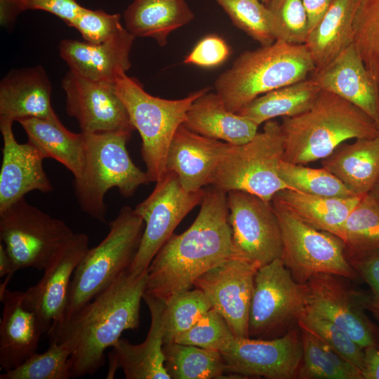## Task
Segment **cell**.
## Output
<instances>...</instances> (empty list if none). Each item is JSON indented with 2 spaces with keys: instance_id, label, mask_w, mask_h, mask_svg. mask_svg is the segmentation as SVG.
I'll return each mask as SVG.
<instances>
[{
  "instance_id": "obj_11",
  "label": "cell",
  "mask_w": 379,
  "mask_h": 379,
  "mask_svg": "<svg viewBox=\"0 0 379 379\" xmlns=\"http://www.w3.org/2000/svg\"><path fill=\"white\" fill-rule=\"evenodd\" d=\"M307 293V284L293 278L281 258L259 267L249 311V337L272 339L298 326Z\"/></svg>"
},
{
  "instance_id": "obj_31",
  "label": "cell",
  "mask_w": 379,
  "mask_h": 379,
  "mask_svg": "<svg viewBox=\"0 0 379 379\" xmlns=\"http://www.w3.org/2000/svg\"><path fill=\"white\" fill-rule=\"evenodd\" d=\"M28 137V142L36 147L44 158L61 163L74 178L82 171L85 136L66 128L56 116L49 119L25 118L18 121Z\"/></svg>"
},
{
  "instance_id": "obj_14",
  "label": "cell",
  "mask_w": 379,
  "mask_h": 379,
  "mask_svg": "<svg viewBox=\"0 0 379 379\" xmlns=\"http://www.w3.org/2000/svg\"><path fill=\"white\" fill-rule=\"evenodd\" d=\"M348 280L328 273L312 276L306 283V309L334 323L364 349L379 347V328L366 314L365 293Z\"/></svg>"
},
{
  "instance_id": "obj_47",
  "label": "cell",
  "mask_w": 379,
  "mask_h": 379,
  "mask_svg": "<svg viewBox=\"0 0 379 379\" xmlns=\"http://www.w3.org/2000/svg\"><path fill=\"white\" fill-rule=\"evenodd\" d=\"M25 10H40L51 13L68 26L84 9L77 0H22Z\"/></svg>"
},
{
  "instance_id": "obj_18",
  "label": "cell",
  "mask_w": 379,
  "mask_h": 379,
  "mask_svg": "<svg viewBox=\"0 0 379 379\" xmlns=\"http://www.w3.org/2000/svg\"><path fill=\"white\" fill-rule=\"evenodd\" d=\"M88 244V235L74 233L45 267L39 281L23 292V305L35 313L44 333L63 320L71 280Z\"/></svg>"
},
{
  "instance_id": "obj_36",
  "label": "cell",
  "mask_w": 379,
  "mask_h": 379,
  "mask_svg": "<svg viewBox=\"0 0 379 379\" xmlns=\"http://www.w3.org/2000/svg\"><path fill=\"white\" fill-rule=\"evenodd\" d=\"M279 175L289 189L312 195L347 198L355 195L327 169L281 161Z\"/></svg>"
},
{
  "instance_id": "obj_1",
  "label": "cell",
  "mask_w": 379,
  "mask_h": 379,
  "mask_svg": "<svg viewBox=\"0 0 379 379\" xmlns=\"http://www.w3.org/2000/svg\"><path fill=\"white\" fill-rule=\"evenodd\" d=\"M147 270H124L90 302L62 321L52 324L49 341L71 350L72 378L93 375L105 364V352L122 333L140 325L141 300L147 288Z\"/></svg>"
},
{
  "instance_id": "obj_25",
  "label": "cell",
  "mask_w": 379,
  "mask_h": 379,
  "mask_svg": "<svg viewBox=\"0 0 379 379\" xmlns=\"http://www.w3.org/2000/svg\"><path fill=\"white\" fill-rule=\"evenodd\" d=\"M22 298L23 291L8 288L0 295V367L4 371L18 366L36 353L45 333L35 313L23 305Z\"/></svg>"
},
{
  "instance_id": "obj_50",
  "label": "cell",
  "mask_w": 379,
  "mask_h": 379,
  "mask_svg": "<svg viewBox=\"0 0 379 379\" xmlns=\"http://www.w3.org/2000/svg\"><path fill=\"white\" fill-rule=\"evenodd\" d=\"M364 354L363 379H379V347H366Z\"/></svg>"
},
{
  "instance_id": "obj_32",
  "label": "cell",
  "mask_w": 379,
  "mask_h": 379,
  "mask_svg": "<svg viewBox=\"0 0 379 379\" xmlns=\"http://www.w3.org/2000/svg\"><path fill=\"white\" fill-rule=\"evenodd\" d=\"M321 89L310 79L267 92L237 113L257 125L277 117H293L310 109Z\"/></svg>"
},
{
  "instance_id": "obj_2",
  "label": "cell",
  "mask_w": 379,
  "mask_h": 379,
  "mask_svg": "<svg viewBox=\"0 0 379 379\" xmlns=\"http://www.w3.org/2000/svg\"><path fill=\"white\" fill-rule=\"evenodd\" d=\"M209 186L191 226L173 234L152 260L145 293L165 300L190 289L206 271L234 257L227 192Z\"/></svg>"
},
{
  "instance_id": "obj_6",
  "label": "cell",
  "mask_w": 379,
  "mask_h": 379,
  "mask_svg": "<svg viewBox=\"0 0 379 379\" xmlns=\"http://www.w3.org/2000/svg\"><path fill=\"white\" fill-rule=\"evenodd\" d=\"M124 104L133 128L142 139L141 154L152 182L166 173V157L171 140L192 102L211 90L205 87L184 98L168 100L147 93L138 81L121 73L113 83Z\"/></svg>"
},
{
  "instance_id": "obj_48",
  "label": "cell",
  "mask_w": 379,
  "mask_h": 379,
  "mask_svg": "<svg viewBox=\"0 0 379 379\" xmlns=\"http://www.w3.org/2000/svg\"><path fill=\"white\" fill-rule=\"evenodd\" d=\"M308 21L309 33L321 20L333 0H302Z\"/></svg>"
},
{
  "instance_id": "obj_40",
  "label": "cell",
  "mask_w": 379,
  "mask_h": 379,
  "mask_svg": "<svg viewBox=\"0 0 379 379\" xmlns=\"http://www.w3.org/2000/svg\"><path fill=\"white\" fill-rule=\"evenodd\" d=\"M233 24L250 37L268 46L275 41L270 27V12L260 0H214Z\"/></svg>"
},
{
  "instance_id": "obj_42",
  "label": "cell",
  "mask_w": 379,
  "mask_h": 379,
  "mask_svg": "<svg viewBox=\"0 0 379 379\" xmlns=\"http://www.w3.org/2000/svg\"><path fill=\"white\" fill-rule=\"evenodd\" d=\"M266 6L275 41L291 44H305L309 29L302 0H272Z\"/></svg>"
},
{
  "instance_id": "obj_53",
  "label": "cell",
  "mask_w": 379,
  "mask_h": 379,
  "mask_svg": "<svg viewBox=\"0 0 379 379\" xmlns=\"http://www.w3.org/2000/svg\"><path fill=\"white\" fill-rule=\"evenodd\" d=\"M260 1H262L263 4H265V5H267L269 3H270L272 0H260Z\"/></svg>"
},
{
  "instance_id": "obj_34",
  "label": "cell",
  "mask_w": 379,
  "mask_h": 379,
  "mask_svg": "<svg viewBox=\"0 0 379 379\" xmlns=\"http://www.w3.org/2000/svg\"><path fill=\"white\" fill-rule=\"evenodd\" d=\"M163 350L171 379L222 378L226 373L219 351L175 342L164 345Z\"/></svg>"
},
{
  "instance_id": "obj_9",
  "label": "cell",
  "mask_w": 379,
  "mask_h": 379,
  "mask_svg": "<svg viewBox=\"0 0 379 379\" xmlns=\"http://www.w3.org/2000/svg\"><path fill=\"white\" fill-rule=\"evenodd\" d=\"M272 204L281 233V259L297 282L306 284L319 273L337 274L350 281L360 279L345 255L344 241L340 237L317 230Z\"/></svg>"
},
{
  "instance_id": "obj_5",
  "label": "cell",
  "mask_w": 379,
  "mask_h": 379,
  "mask_svg": "<svg viewBox=\"0 0 379 379\" xmlns=\"http://www.w3.org/2000/svg\"><path fill=\"white\" fill-rule=\"evenodd\" d=\"M85 152L82 171L74 180V193L81 210L91 218L106 222L105 197L117 187L131 197L138 188L152 182L147 172L131 160L126 143L131 133L115 131L84 133Z\"/></svg>"
},
{
  "instance_id": "obj_51",
  "label": "cell",
  "mask_w": 379,
  "mask_h": 379,
  "mask_svg": "<svg viewBox=\"0 0 379 379\" xmlns=\"http://www.w3.org/2000/svg\"><path fill=\"white\" fill-rule=\"evenodd\" d=\"M17 271L12 259L8 255L5 246L0 244V277L13 274Z\"/></svg>"
},
{
  "instance_id": "obj_10",
  "label": "cell",
  "mask_w": 379,
  "mask_h": 379,
  "mask_svg": "<svg viewBox=\"0 0 379 379\" xmlns=\"http://www.w3.org/2000/svg\"><path fill=\"white\" fill-rule=\"evenodd\" d=\"M74 232L24 198L0 211V239L16 270H44Z\"/></svg>"
},
{
  "instance_id": "obj_45",
  "label": "cell",
  "mask_w": 379,
  "mask_h": 379,
  "mask_svg": "<svg viewBox=\"0 0 379 379\" xmlns=\"http://www.w3.org/2000/svg\"><path fill=\"white\" fill-rule=\"evenodd\" d=\"M349 262L369 286L370 293H365V307L379 321V249Z\"/></svg>"
},
{
  "instance_id": "obj_19",
  "label": "cell",
  "mask_w": 379,
  "mask_h": 379,
  "mask_svg": "<svg viewBox=\"0 0 379 379\" xmlns=\"http://www.w3.org/2000/svg\"><path fill=\"white\" fill-rule=\"evenodd\" d=\"M13 123L8 119H0L3 138L0 211L24 198L29 192L53 191L52 184L43 166L45 158L30 142H18L13 134Z\"/></svg>"
},
{
  "instance_id": "obj_37",
  "label": "cell",
  "mask_w": 379,
  "mask_h": 379,
  "mask_svg": "<svg viewBox=\"0 0 379 379\" xmlns=\"http://www.w3.org/2000/svg\"><path fill=\"white\" fill-rule=\"evenodd\" d=\"M211 308L206 295L196 288L169 296L165 300L164 311V345L173 343Z\"/></svg>"
},
{
  "instance_id": "obj_23",
  "label": "cell",
  "mask_w": 379,
  "mask_h": 379,
  "mask_svg": "<svg viewBox=\"0 0 379 379\" xmlns=\"http://www.w3.org/2000/svg\"><path fill=\"white\" fill-rule=\"evenodd\" d=\"M135 38L126 28L101 44L64 39L59 43L58 50L73 73L89 80L113 84L131 66L129 55Z\"/></svg>"
},
{
  "instance_id": "obj_26",
  "label": "cell",
  "mask_w": 379,
  "mask_h": 379,
  "mask_svg": "<svg viewBox=\"0 0 379 379\" xmlns=\"http://www.w3.org/2000/svg\"><path fill=\"white\" fill-rule=\"evenodd\" d=\"M182 124L196 133L234 145L251 140L259 126L251 119L229 110L218 94L210 91L192 102Z\"/></svg>"
},
{
  "instance_id": "obj_29",
  "label": "cell",
  "mask_w": 379,
  "mask_h": 379,
  "mask_svg": "<svg viewBox=\"0 0 379 379\" xmlns=\"http://www.w3.org/2000/svg\"><path fill=\"white\" fill-rule=\"evenodd\" d=\"M361 0H333L321 20L308 34L305 45L315 70L330 64L353 43V23Z\"/></svg>"
},
{
  "instance_id": "obj_30",
  "label": "cell",
  "mask_w": 379,
  "mask_h": 379,
  "mask_svg": "<svg viewBox=\"0 0 379 379\" xmlns=\"http://www.w3.org/2000/svg\"><path fill=\"white\" fill-rule=\"evenodd\" d=\"M124 18L133 36L152 38L164 46L168 35L190 22L194 14L185 0H133Z\"/></svg>"
},
{
  "instance_id": "obj_21",
  "label": "cell",
  "mask_w": 379,
  "mask_h": 379,
  "mask_svg": "<svg viewBox=\"0 0 379 379\" xmlns=\"http://www.w3.org/2000/svg\"><path fill=\"white\" fill-rule=\"evenodd\" d=\"M321 90L356 105L379 126V84L368 70L352 43L330 64L312 73Z\"/></svg>"
},
{
  "instance_id": "obj_54",
  "label": "cell",
  "mask_w": 379,
  "mask_h": 379,
  "mask_svg": "<svg viewBox=\"0 0 379 379\" xmlns=\"http://www.w3.org/2000/svg\"><path fill=\"white\" fill-rule=\"evenodd\" d=\"M379 127V126H378Z\"/></svg>"
},
{
  "instance_id": "obj_39",
  "label": "cell",
  "mask_w": 379,
  "mask_h": 379,
  "mask_svg": "<svg viewBox=\"0 0 379 379\" xmlns=\"http://www.w3.org/2000/svg\"><path fill=\"white\" fill-rule=\"evenodd\" d=\"M353 44L379 84V0H361L353 23Z\"/></svg>"
},
{
  "instance_id": "obj_27",
  "label": "cell",
  "mask_w": 379,
  "mask_h": 379,
  "mask_svg": "<svg viewBox=\"0 0 379 379\" xmlns=\"http://www.w3.org/2000/svg\"><path fill=\"white\" fill-rule=\"evenodd\" d=\"M362 197H329L284 189L274 194L271 202L305 223L343 241L346 220Z\"/></svg>"
},
{
  "instance_id": "obj_28",
  "label": "cell",
  "mask_w": 379,
  "mask_h": 379,
  "mask_svg": "<svg viewBox=\"0 0 379 379\" xmlns=\"http://www.w3.org/2000/svg\"><path fill=\"white\" fill-rule=\"evenodd\" d=\"M321 165L355 196L368 194L379 178V136L342 143Z\"/></svg>"
},
{
  "instance_id": "obj_4",
  "label": "cell",
  "mask_w": 379,
  "mask_h": 379,
  "mask_svg": "<svg viewBox=\"0 0 379 379\" xmlns=\"http://www.w3.org/2000/svg\"><path fill=\"white\" fill-rule=\"evenodd\" d=\"M315 69L305 44L276 40L240 54L214 86L226 107L237 113L260 95L307 79Z\"/></svg>"
},
{
  "instance_id": "obj_22",
  "label": "cell",
  "mask_w": 379,
  "mask_h": 379,
  "mask_svg": "<svg viewBox=\"0 0 379 379\" xmlns=\"http://www.w3.org/2000/svg\"><path fill=\"white\" fill-rule=\"evenodd\" d=\"M187 128L176 131L166 157V171L174 173L182 187L197 192L211 185L215 171L230 145Z\"/></svg>"
},
{
  "instance_id": "obj_7",
  "label": "cell",
  "mask_w": 379,
  "mask_h": 379,
  "mask_svg": "<svg viewBox=\"0 0 379 379\" xmlns=\"http://www.w3.org/2000/svg\"><path fill=\"white\" fill-rule=\"evenodd\" d=\"M109 227L107 236L89 248L74 270L63 320L106 289L129 268L135 256L145 229L142 217L124 206Z\"/></svg>"
},
{
  "instance_id": "obj_38",
  "label": "cell",
  "mask_w": 379,
  "mask_h": 379,
  "mask_svg": "<svg viewBox=\"0 0 379 379\" xmlns=\"http://www.w3.org/2000/svg\"><path fill=\"white\" fill-rule=\"evenodd\" d=\"M70 349L65 345L49 341L42 353H34L18 366L4 371L0 379H69L72 378L69 359Z\"/></svg>"
},
{
  "instance_id": "obj_8",
  "label": "cell",
  "mask_w": 379,
  "mask_h": 379,
  "mask_svg": "<svg viewBox=\"0 0 379 379\" xmlns=\"http://www.w3.org/2000/svg\"><path fill=\"white\" fill-rule=\"evenodd\" d=\"M284 152L281 124L269 120L262 131L247 142L230 145L210 185L227 193L231 190L247 192L271 201L277 192L289 189L279 175Z\"/></svg>"
},
{
  "instance_id": "obj_24",
  "label": "cell",
  "mask_w": 379,
  "mask_h": 379,
  "mask_svg": "<svg viewBox=\"0 0 379 379\" xmlns=\"http://www.w3.org/2000/svg\"><path fill=\"white\" fill-rule=\"evenodd\" d=\"M51 84L41 65L10 71L0 82V119L56 116L51 102Z\"/></svg>"
},
{
  "instance_id": "obj_13",
  "label": "cell",
  "mask_w": 379,
  "mask_h": 379,
  "mask_svg": "<svg viewBox=\"0 0 379 379\" xmlns=\"http://www.w3.org/2000/svg\"><path fill=\"white\" fill-rule=\"evenodd\" d=\"M234 257L260 267L281 258L280 226L271 201L241 190L227 193Z\"/></svg>"
},
{
  "instance_id": "obj_52",
  "label": "cell",
  "mask_w": 379,
  "mask_h": 379,
  "mask_svg": "<svg viewBox=\"0 0 379 379\" xmlns=\"http://www.w3.org/2000/svg\"><path fill=\"white\" fill-rule=\"evenodd\" d=\"M369 194L378 202L379 203V178L378 179L376 183L373 186L371 191L369 192Z\"/></svg>"
},
{
  "instance_id": "obj_44",
  "label": "cell",
  "mask_w": 379,
  "mask_h": 379,
  "mask_svg": "<svg viewBox=\"0 0 379 379\" xmlns=\"http://www.w3.org/2000/svg\"><path fill=\"white\" fill-rule=\"evenodd\" d=\"M69 27L78 30L85 41L96 44L112 39L126 29L121 23L120 14L86 7Z\"/></svg>"
},
{
  "instance_id": "obj_41",
  "label": "cell",
  "mask_w": 379,
  "mask_h": 379,
  "mask_svg": "<svg viewBox=\"0 0 379 379\" xmlns=\"http://www.w3.org/2000/svg\"><path fill=\"white\" fill-rule=\"evenodd\" d=\"M297 324L299 328L315 335L363 371L364 349L334 323L305 309Z\"/></svg>"
},
{
  "instance_id": "obj_16",
  "label": "cell",
  "mask_w": 379,
  "mask_h": 379,
  "mask_svg": "<svg viewBox=\"0 0 379 379\" xmlns=\"http://www.w3.org/2000/svg\"><path fill=\"white\" fill-rule=\"evenodd\" d=\"M259 267L244 259L232 257L206 271L193 284L224 317L236 338L249 337V311Z\"/></svg>"
},
{
  "instance_id": "obj_35",
  "label": "cell",
  "mask_w": 379,
  "mask_h": 379,
  "mask_svg": "<svg viewBox=\"0 0 379 379\" xmlns=\"http://www.w3.org/2000/svg\"><path fill=\"white\" fill-rule=\"evenodd\" d=\"M343 241L348 260L379 249V203L369 194L363 196L350 213Z\"/></svg>"
},
{
  "instance_id": "obj_46",
  "label": "cell",
  "mask_w": 379,
  "mask_h": 379,
  "mask_svg": "<svg viewBox=\"0 0 379 379\" xmlns=\"http://www.w3.org/2000/svg\"><path fill=\"white\" fill-rule=\"evenodd\" d=\"M230 53V48L222 37L211 34L195 45L183 62L202 67H213L223 63Z\"/></svg>"
},
{
  "instance_id": "obj_49",
  "label": "cell",
  "mask_w": 379,
  "mask_h": 379,
  "mask_svg": "<svg viewBox=\"0 0 379 379\" xmlns=\"http://www.w3.org/2000/svg\"><path fill=\"white\" fill-rule=\"evenodd\" d=\"M25 11L22 0H0L1 25L8 27Z\"/></svg>"
},
{
  "instance_id": "obj_3",
  "label": "cell",
  "mask_w": 379,
  "mask_h": 379,
  "mask_svg": "<svg viewBox=\"0 0 379 379\" xmlns=\"http://www.w3.org/2000/svg\"><path fill=\"white\" fill-rule=\"evenodd\" d=\"M284 152L282 160L306 165L330 155L350 139L379 136L378 125L356 105L321 90L305 112L282 117Z\"/></svg>"
},
{
  "instance_id": "obj_15",
  "label": "cell",
  "mask_w": 379,
  "mask_h": 379,
  "mask_svg": "<svg viewBox=\"0 0 379 379\" xmlns=\"http://www.w3.org/2000/svg\"><path fill=\"white\" fill-rule=\"evenodd\" d=\"M226 373L268 379L296 378L302 346L298 326L272 339L236 338L220 352Z\"/></svg>"
},
{
  "instance_id": "obj_33",
  "label": "cell",
  "mask_w": 379,
  "mask_h": 379,
  "mask_svg": "<svg viewBox=\"0 0 379 379\" xmlns=\"http://www.w3.org/2000/svg\"><path fill=\"white\" fill-rule=\"evenodd\" d=\"M300 330L302 354L296 378L363 379L359 368L315 335Z\"/></svg>"
},
{
  "instance_id": "obj_20",
  "label": "cell",
  "mask_w": 379,
  "mask_h": 379,
  "mask_svg": "<svg viewBox=\"0 0 379 379\" xmlns=\"http://www.w3.org/2000/svg\"><path fill=\"white\" fill-rule=\"evenodd\" d=\"M151 316L147 337L140 344L120 338L108 354L107 378H113L121 368L126 379H171L165 366L164 346V311L165 300L144 293Z\"/></svg>"
},
{
  "instance_id": "obj_12",
  "label": "cell",
  "mask_w": 379,
  "mask_h": 379,
  "mask_svg": "<svg viewBox=\"0 0 379 379\" xmlns=\"http://www.w3.org/2000/svg\"><path fill=\"white\" fill-rule=\"evenodd\" d=\"M204 190H185L178 176L170 171H166L156 182L151 194L134 208L143 219L145 229L138 251L128 268L131 272L138 274L147 270L175 227L195 206L201 204Z\"/></svg>"
},
{
  "instance_id": "obj_17",
  "label": "cell",
  "mask_w": 379,
  "mask_h": 379,
  "mask_svg": "<svg viewBox=\"0 0 379 379\" xmlns=\"http://www.w3.org/2000/svg\"><path fill=\"white\" fill-rule=\"evenodd\" d=\"M62 87L66 111L77 120L81 133H131L135 130L113 84L84 79L69 70L62 80Z\"/></svg>"
},
{
  "instance_id": "obj_43",
  "label": "cell",
  "mask_w": 379,
  "mask_h": 379,
  "mask_svg": "<svg viewBox=\"0 0 379 379\" xmlns=\"http://www.w3.org/2000/svg\"><path fill=\"white\" fill-rule=\"evenodd\" d=\"M234 338L224 317L211 308L191 328L178 335L173 342L221 352Z\"/></svg>"
}]
</instances>
